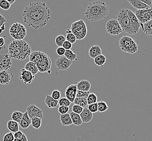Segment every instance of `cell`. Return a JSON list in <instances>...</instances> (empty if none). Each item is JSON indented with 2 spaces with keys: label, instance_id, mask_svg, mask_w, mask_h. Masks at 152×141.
<instances>
[{
  "label": "cell",
  "instance_id": "6da1fadb",
  "mask_svg": "<svg viewBox=\"0 0 152 141\" xmlns=\"http://www.w3.org/2000/svg\"><path fill=\"white\" fill-rule=\"evenodd\" d=\"M51 16V10L46 3L42 2L29 3L22 12L24 23L35 30L41 29L47 25Z\"/></svg>",
  "mask_w": 152,
  "mask_h": 141
},
{
  "label": "cell",
  "instance_id": "7a4b0ae2",
  "mask_svg": "<svg viewBox=\"0 0 152 141\" xmlns=\"http://www.w3.org/2000/svg\"><path fill=\"white\" fill-rule=\"evenodd\" d=\"M109 11L110 9L106 3L97 1L88 4L85 12V16L89 21H99L106 18Z\"/></svg>",
  "mask_w": 152,
  "mask_h": 141
},
{
  "label": "cell",
  "instance_id": "3957f363",
  "mask_svg": "<svg viewBox=\"0 0 152 141\" xmlns=\"http://www.w3.org/2000/svg\"><path fill=\"white\" fill-rule=\"evenodd\" d=\"M8 50L12 58L18 60L29 58L31 53V46L23 40H13L9 44Z\"/></svg>",
  "mask_w": 152,
  "mask_h": 141
},
{
  "label": "cell",
  "instance_id": "277c9868",
  "mask_svg": "<svg viewBox=\"0 0 152 141\" xmlns=\"http://www.w3.org/2000/svg\"><path fill=\"white\" fill-rule=\"evenodd\" d=\"M31 62H34L37 65L39 72L41 73H51L52 60L48 55L40 51H34L31 53L29 57Z\"/></svg>",
  "mask_w": 152,
  "mask_h": 141
},
{
  "label": "cell",
  "instance_id": "5b68a950",
  "mask_svg": "<svg viewBox=\"0 0 152 141\" xmlns=\"http://www.w3.org/2000/svg\"><path fill=\"white\" fill-rule=\"evenodd\" d=\"M119 47L124 52L134 54L137 52L139 47L137 43L131 37L124 36L119 41Z\"/></svg>",
  "mask_w": 152,
  "mask_h": 141
},
{
  "label": "cell",
  "instance_id": "8992f818",
  "mask_svg": "<svg viewBox=\"0 0 152 141\" xmlns=\"http://www.w3.org/2000/svg\"><path fill=\"white\" fill-rule=\"evenodd\" d=\"M117 21L121 27L122 31L130 35H134V31L131 27L129 18L127 14V10L122 9L118 13Z\"/></svg>",
  "mask_w": 152,
  "mask_h": 141
},
{
  "label": "cell",
  "instance_id": "52a82bcc",
  "mask_svg": "<svg viewBox=\"0 0 152 141\" xmlns=\"http://www.w3.org/2000/svg\"><path fill=\"white\" fill-rule=\"evenodd\" d=\"M70 31L76 37V40L84 39L87 34V28L85 22L83 20H79L73 22L71 25Z\"/></svg>",
  "mask_w": 152,
  "mask_h": 141
},
{
  "label": "cell",
  "instance_id": "ba28073f",
  "mask_svg": "<svg viewBox=\"0 0 152 141\" xmlns=\"http://www.w3.org/2000/svg\"><path fill=\"white\" fill-rule=\"evenodd\" d=\"M9 33L15 40H23L27 35V30L24 25L19 22H15L10 27Z\"/></svg>",
  "mask_w": 152,
  "mask_h": 141
},
{
  "label": "cell",
  "instance_id": "9c48e42d",
  "mask_svg": "<svg viewBox=\"0 0 152 141\" xmlns=\"http://www.w3.org/2000/svg\"><path fill=\"white\" fill-rule=\"evenodd\" d=\"M12 62L8 48L4 45L3 51L0 53V70H7L12 67Z\"/></svg>",
  "mask_w": 152,
  "mask_h": 141
},
{
  "label": "cell",
  "instance_id": "30bf717a",
  "mask_svg": "<svg viewBox=\"0 0 152 141\" xmlns=\"http://www.w3.org/2000/svg\"><path fill=\"white\" fill-rule=\"evenodd\" d=\"M107 32L110 35H118L123 32L117 20L111 19L107 22L106 25Z\"/></svg>",
  "mask_w": 152,
  "mask_h": 141
},
{
  "label": "cell",
  "instance_id": "8fae6325",
  "mask_svg": "<svg viewBox=\"0 0 152 141\" xmlns=\"http://www.w3.org/2000/svg\"><path fill=\"white\" fill-rule=\"evenodd\" d=\"M134 14L140 22V26L152 20V8L143 10H137Z\"/></svg>",
  "mask_w": 152,
  "mask_h": 141
},
{
  "label": "cell",
  "instance_id": "7c38bea8",
  "mask_svg": "<svg viewBox=\"0 0 152 141\" xmlns=\"http://www.w3.org/2000/svg\"><path fill=\"white\" fill-rule=\"evenodd\" d=\"M26 112L31 120L34 117H39L41 119L43 118V111L35 104H31L26 107Z\"/></svg>",
  "mask_w": 152,
  "mask_h": 141
},
{
  "label": "cell",
  "instance_id": "4fadbf2b",
  "mask_svg": "<svg viewBox=\"0 0 152 141\" xmlns=\"http://www.w3.org/2000/svg\"><path fill=\"white\" fill-rule=\"evenodd\" d=\"M55 66L58 70H67L69 68L73 62L67 59L64 56L60 57L56 59L55 61Z\"/></svg>",
  "mask_w": 152,
  "mask_h": 141
},
{
  "label": "cell",
  "instance_id": "5bb4252c",
  "mask_svg": "<svg viewBox=\"0 0 152 141\" xmlns=\"http://www.w3.org/2000/svg\"><path fill=\"white\" fill-rule=\"evenodd\" d=\"M34 78L35 76L24 68H22L19 72V79L24 84H31L33 82Z\"/></svg>",
  "mask_w": 152,
  "mask_h": 141
},
{
  "label": "cell",
  "instance_id": "9a60e30c",
  "mask_svg": "<svg viewBox=\"0 0 152 141\" xmlns=\"http://www.w3.org/2000/svg\"><path fill=\"white\" fill-rule=\"evenodd\" d=\"M127 14L129 18L131 27L134 31L135 34H137L139 32V29L141 27L140 22L138 21L134 12H133L131 10H129V9H127Z\"/></svg>",
  "mask_w": 152,
  "mask_h": 141
},
{
  "label": "cell",
  "instance_id": "2e32d148",
  "mask_svg": "<svg viewBox=\"0 0 152 141\" xmlns=\"http://www.w3.org/2000/svg\"><path fill=\"white\" fill-rule=\"evenodd\" d=\"M77 91V86L75 84H72L68 86L65 91L66 98H67L71 103L74 102L76 98Z\"/></svg>",
  "mask_w": 152,
  "mask_h": 141
},
{
  "label": "cell",
  "instance_id": "e0dca14e",
  "mask_svg": "<svg viewBox=\"0 0 152 141\" xmlns=\"http://www.w3.org/2000/svg\"><path fill=\"white\" fill-rule=\"evenodd\" d=\"M13 77V74L8 70H1L0 84L2 85H8Z\"/></svg>",
  "mask_w": 152,
  "mask_h": 141
},
{
  "label": "cell",
  "instance_id": "ac0fdd59",
  "mask_svg": "<svg viewBox=\"0 0 152 141\" xmlns=\"http://www.w3.org/2000/svg\"><path fill=\"white\" fill-rule=\"evenodd\" d=\"M80 116L81 118L82 122L85 123H88L91 122L93 117V115L87 107L83 109V110L80 115Z\"/></svg>",
  "mask_w": 152,
  "mask_h": 141
},
{
  "label": "cell",
  "instance_id": "d6986e66",
  "mask_svg": "<svg viewBox=\"0 0 152 141\" xmlns=\"http://www.w3.org/2000/svg\"><path fill=\"white\" fill-rule=\"evenodd\" d=\"M77 90L79 91L88 92L91 87V84L86 80H82L76 84Z\"/></svg>",
  "mask_w": 152,
  "mask_h": 141
},
{
  "label": "cell",
  "instance_id": "ffe728a7",
  "mask_svg": "<svg viewBox=\"0 0 152 141\" xmlns=\"http://www.w3.org/2000/svg\"><path fill=\"white\" fill-rule=\"evenodd\" d=\"M127 1L134 8L137 10H143L151 8L150 7L142 2L140 0H128Z\"/></svg>",
  "mask_w": 152,
  "mask_h": 141
},
{
  "label": "cell",
  "instance_id": "44dd1931",
  "mask_svg": "<svg viewBox=\"0 0 152 141\" xmlns=\"http://www.w3.org/2000/svg\"><path fill=\"white\" fill-rule=\"evenodd\" d=\"M31 119L28 116L27 112H25L23 113V118L21 122L18 123L19 126H20V128H21L22 129L26 130L28 129L29 127V126H31Z\"/></svg>",
  "mask_w": 152,
  "mask_h": 141
},
{
  "label": "cell",
  "instance_id": "7402d4cb",
  "mask_svg": "<svg viewBox=\"0 0 152 141\" xmlns=\"http://www.w3.org/2000/svg\"><path fill=\"white\" fill-rule=\"evenodd\" d=\"M101 54H102V51L100 46L97 45L91 46L89 50V55L91 58L95 59Z\"/></svg>",
  "mask_w": 152,
  "mask_h": 141
},
{
  "label": "cell",
  "instance_id": "603a6c76",
  "mask_svg": "<svg viewBox=\"0 0 152 141\" xmlns=\"http://www.w3.org/2000/svg\"><path fill=\"white\" fill-rule=\"evenodd\" d=\"M24 68L30 72L34 76L36 75L39 72V70L36 64L33 62L31 61L28 62L25 65Z\"/></svg>",
  "mask_w": 152,
  "mask_h": 141
},
{
  "label": "cell",
  "instance_id": "cb8c5ba5",
  "mask_svg": "<svg viewBox=\"0 0 152 141\" xmlns=\"http://www.w3.org/2000/svg\"><path fill=\"white\" fill-rule=\"evenodd\" d=\"M60 121L62 126H70L73 124L69 114L61 115L60 117Z\"/></svg>",
  "mask_w": 152,
  "mask_h": 141
},
{
  "label": "cell",
  "instance_id": "d4e9b609",
  "mask_svg": "<svg viewBox=\"0 0 152 141\" xmlns=\"http://www.w3.org/2000/svg\"><path fill=\"white\" fill-rule=\"evenodd\" d=\"M45 101L46 105L49 109L56 108V107H58V101L54 99L50 95H47Z\"/></svg>",
  "mask_w": 152,
  "mask_h": 141
},
{
  "label": "cell",
  "instance_id": "484cf974",
  "mask_svg": "<svg viewBox=\"0 0 152 141\" xmlns=\"http://www.w3.org/2000/svg\"><path fill=\"white\" fill-rule=\"evenodd\" d=\"M7 128L12 133H16L19 131V124L12 120H10L7 124Z\"/></svg>",
  "mask_w": 152,
  "mask_h": 141
},
{
  "label": "cell",
  "instance_id": "4316f807",
  "mask_svg": "<svg viewBox=\"0 0 152 141\" xmlns=\"http://www.w3.org/2000/svg\"><path fill=\"white\" fill-rule=\"evenodd\" d=\"M140 26L147 35L152 37V20Z\"/></svg>",
  "mask_w": 152,
  "mask_h": 141
},
{
  "label": "cell",
  "instance_id": "83f0119b",
  "mask_svg": "<svg viewBox=\"0 0 152 141\" xmlns=\"http://www.w3.org/2000/svg\"><path fill=\"white\" fill-rule=\"evenodd\" d=\"M69 115H70V118H71V120H72L73 124H74L75 126H80L82 125L83 122H82L80 115L74 113L72 111L69 113Z\"/></svg>",
  "mask_w": 152,
  "mask_h": 141
},
{
  "label": "cell",
  "instance_id": "f1b7e54d",
  "mask_svg": "<svg viewBox=\"0 0 152 141\" xmlns=\"http://www.w3.org/2000/svg\"><path fill=\"white\" fill-rule=\"evenodd\" d=\"M95 64L98 66H103L106 62V58L103 54H101L94 59Z\"/></svg>",
  "mask_w": 152,
  "mask_h": 141
},
{
  "label": "cell",
  "instance_id": "f546056e",
  "mask_svg": "<svg viewBox=\"0 0 152 141\" xmlns=\"http://www.w3.org/2000/svg\"><path fill=\"white\" fill-rule=\"evenodd\" d=\"M23 116V113L18 111H15L12 115V120L19 123L21 120Z\"/></svg>",
  "mask_w": 152,
  "mask_h": 141
},
{
  "label": "cell",
  "instance_id": "4dcf8cb0",
  "mask_svg": "<svg viewBox=\"0 0 152 141\" xmlns=\"http://www.w3.org/2000/svg\"><path fill=\"white\" fill-rule=\"evenodd\" d=\"M31 126L34 129H40L42 125V119L39 117H34L31 120Z\"/></svg>",
  "mask_w": 152,
  "mask_h": 141
},
{
  "label": "cell",
  "instance_id": "1f68e13d",
  "mask_svg": "<svg viewBox=\"0 0 152 141\" xmlns=\"http://www.w3.org/2000/svg\"><path fill=\"white\" fill-rule=\"evenodd\" d=\"M74 104L79 105L81 107H83V109L85 108L88 105L87 104V101L86 98H77L76 97L74 101L73 102Z\"/></svg>",
  "mask_w": 152,
  "mask_h": 141
},
{
  "label": "cell",
  "instance_id": "d6a6232c",
  "mask_svg": "<svg viewBox=\"0 0 152 141\" xmlns=\"http://www.w3.org/2000/svg\"><path fill=\"white\" fill-rule=\"evenodd\" d=\"M64 56L67 59H68L69 60H70L71 62H73V61L77 60V55H76V54L73 52L71 49H70V50H66Z\"/></svg>",
  "mask_w": 152,
  "mask_h": 141
},
{
  "label": "cell",
  "instance_id": "836d02e7",
  "mask_svg": "<svg viewBox=\"0 0 152 141\" xmlns=\"http://www.w3.org/2000/svg\"><path fill=\"white\" fill-rule=\"evenodd\" d=\"M97 103L98 112H99L100 113L104 112L108 109V106L105 101H101L97 102Z\"/></svg>",
  "mask_w": 152,
  "mask_h": 141
},
{
  "label": "cell",
  "instance_id": "e575fe53",
  "mask_svg": "<svg viewBox=\"0 0 152 141\" xmlns=\"http://www.w3.org/2000/svg\"><path fill=\"white\" fill-rule=\"evenodd\" d=\"M66 34L67 35L66 37V40L72 43V45L73 43H75L76 41V37L72 33V31H70V29H67Z\"/></svg>",
  "mask_w": 152,
  "mask_h": 141
},
{
  "label": "cell",
  "instance_id": "d590c367",
  "mask_svg": "<svg viewBox=\"0 0 152 141\" xmlns=\"http://www.w3.org/2000/svg\"><path fill=\"white\" fill-rule=\"evenodd\" d=\"M97 95L94 93H90V94L88 95V97L87 98L88 105L97 103Z\"/></svg>",
  "mask_w": 152,
  "mask_h": 141
},
{
  "label": "cell",
  "instance_id": "8d00e7d4",
  "mask_svg": "<svg viewBox=\"0 0 152 141\" xmlns=\"http://www.w3.org/2000/svg\"><path fill=\"white\" fill-rule=\"evenodd\" d=\"M66 40V37H64L63 35H59L55 38V43L58 46V47H62V45Z\"/></svg>",
  "mask_w": 152,
  "mask_h": 141
},
{
  "label": "cell",
  "instance_id": "74e56055",
  "mask_svg": "<svg viewBox=\"0 0 152 141\" xmlns=\"http://www.w3.org/2000/svg\"><path fill=\"white\" fill-rule=\"evenodd\" d=\"M70 104H71L70 101L66 97H62L58 100V105H59L60 106H64L69 107Z\"/></svg>",
  "mask_w": 152,
  "mask_h": 141
},
{
  "label": "cell",
  "instance_id": "f35d334b",
  "mask_svg": "<svg viewBox=\"0 0 152 141\" xmlns=\"http://www.w3.org/2000/svg\"><path fill=\"white\" fill-rule=\"evenodd\" d=\"M11 5L7 0H0V8L4 10H8L10 9Z\"/></svg>",
  "mask_w": 152,
  "mask_h": 141
},
{
  "label": "cell",
  "instance_id": "ab89813d",
  "mask_svg": "<svg viewBox=\"0 0 152 141\" xmlns=\"http://www.w3.org/2000/svg\"><path fill=\"white\" fill-rule=\"evenodd\" d=\"M6 21V18L0 14V33L5 30V23Z\"/></svg>",
  "mask_w": 152,
  "mask_h": 141
},
{
  "label": "cell",
  "instance_id": "60d3db41",
  "mask_svg": "<svg viewBox=\"0 0 152 141\" xmlns=\"http://www.w3.org/2000/svg\"><path fill=\"white\" fill-rule=\"evenodd\" d=\"M90 94V92H85V91H77L76 93V97L77 98H86L88 97V95Z\"/></svg>",
  "mask_w": 152,
  "mask_h": 141
},
{
  "label": "cell",
  "instance_id": "b9f144b4",
  "mask_svg": "<svg viewBox=\"0 0 152 141\" xmlns=\"http://www.w3.org/2000/svg\"><path fill=\"white\" fill-rule=\"evenodd\" d=\"M14 141V136L13 133L11 132L7 133L4 135L3 138V141Z\"/></svg>",
  "mask_w": 152,
  "mask_h": 141
},
{
  "label": "cell",
  "instance_id": "7bdbcfd3",
  "mask_svg": "<svg viewBox=\"0 0 152 141\" xmlns=\"http://www.w3.org/2000/svg\"><path fill=\"white\" fill-rule=\"evenodd\" d=\"M83 110V107H81L80 106L74 104L72 107V112L78 115H80Z\"/></svg>",
  "mask_w": 152,
  "mask_h": 141
},
{
  "label": "cell",
  "instance_id": "ee69618b",
  "mask_svg": "<svg viewBox=\"0 0 152 141\" xmlns=\"http://www.w3.org/2000/svg\"><path fill=\"white\" fill-rule=\"evenodd\" d=\"M61 92L58 90H54L52 93V95H50L54 99L58 101L61 98Z\"/></svg>",
  "mask_w": 152,
  "mask_h": 141
},
{
  "label": "cell",
  "instance_id": "f6af8a7d",
  "mask_svg": "<svg viewBox=\"0 0 152 141\" xmlns=\"http://www.w3.org/2000/svg\"><path fill=\"white\" fill-rule=\"evenodd\" d=\"M88 109L91 112L92 114L96 113L97 112H98L97 103L88 105Z\"/></svg>",
  "mask_w": 152,
  "mask_h": 141
},
{
  "label": "cell",
  "instance_id": "bcb514c9",
  "mask_svg": "<svg viewBox=\"0 0 152 141\" xmlns=\"http://www.w3.org/2000/svg\"><path fill=\"white\" fill-rule=\"evenodd\" d=\"M69 110V107L67 106H59L58 108V111L61 115H64L68 114V112Z\"/></svg>",
  "mask_w": 152,
  "mask_h": 141
},
{
  "label": "cell",
  "instance_id": "7dc6e473",
  "mask_svg": "<svg viewBox=\"0 0 152 141\" xmlns=\"http://www.w3.org/2000/svg\"><path fill=\"white\" fill-rule=\"evenodd\" d=\"M24 133L22 132L21 131H18V132H16L14 134V139L16 140H20L22 139L24 137Z\"/></svg>",
  "mask_w": 152,
  "mask_h": 141
},
{
  "label": "cell",
  "instance_id": "c3c4849f",
  "mask_svg": "<svg viewBox=\"0 0 152 141\" xmlns=\"http://www.w3.org/2000/svg\"><path fill=\"white\" fill-rule=\"evenodd\" d=\"M62 47L65 50H70L72 48V44L70 43L69 42H68L67 40H66L62 45Z\"/></svg>",
  "mask_w": 152,
  "mask_h": 141
},
{
  "label": "cell",
  "instance_id": "681fc988",
  "mask_svg": "<svg viewBox=\"0 0 152 141\" xmlns=\"http://www.w3.org/2000/svg\"><path fill=\"white\" fill-rule=\"evenodd\" d=\"M65 51L66 50L62 47H58L57 49H56V53L60 57L62 56H64V53H65Z\"/></svg>",
  "mask_w": 152,
  "mask_h": 141
},
{
  "label": "cell",
  "instance_id": "f907efd6",
  "mask_svg": "<svg viewBox=\"0 0 152 141\" xmlns=\"http://www.w3.org/2000/svg\"><path fill=\"white\" fill-rule=\"evenodd\" d=\"M140 1L149 7L151 6L152 5V1L151 0H140Z\"/></svg>",
  "mask_w": 152,
  "mask_h": 141
},
{
  "label": "cell",
  "instance_id": "816d5d0a",
  "mask_svg": "<svg viewBox=\"0 0 152 141\" xmlns=\"http://www.w3.org/2000/svg\"><path fill=\"white\" fill-rule=\"evenodd\" d=\"M4 46V39L2 37H0V48L3 47Z\"/></svg>",
  "mask_w": 152,
  "mask_h": 141
},
{
  "label": "cell",
  "instance_id": "f5cc1de1",
  "mask_svg": "<svg viewBox=\"0 0 152 141\" xmlns=\"http://www.w3.org/2000/svg\"><path fill=\"white\" fill-rule=\"evenodd\" d=\"M14 141H28V138L27 137V136H26V135H24V137H23V138H22V139H20V140H16V139H14Z\"/></svg>",
  "mask_w": 152,
  "mask_h": 141
},
{
  "label": "cell",
  "instance_id": "db71d44e",
  "mask_svg": "<svg viewBox=\"0 0 152 141\" xmlns=\"http://www.w3.org/2000/svg\"><path fill=\"white\" fill-rule=\"evenodd\" d=\"M7 1L9 2L10 5H12L13 3H15V0H7Z\"/></svg>",
  "mask_w": 152,
  "mask_h": 141
},
{
  "label": "cell",
  "instance_id": "11a10c76",
  "mask_svg": "<svg viewBox=\"0 0 152 141\" xmlns=\"http://www.w3.org/2000/svg\"><path fill=\"white\" fill-rule=\"evenodd\" d=\"M4 46H3V47H2V48H0V53H1V52L3 51V48H4Z\"/></svg>",
  "mask_w": 152,
  "mask_h": 141
}]
</instances>
